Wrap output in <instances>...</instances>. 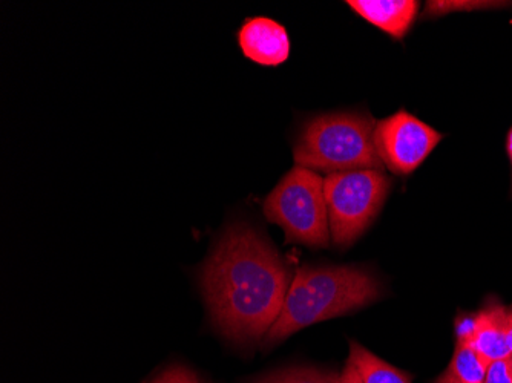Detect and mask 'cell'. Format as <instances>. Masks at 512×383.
<instances>
[{
	"label": "cell",
	"instance_id": "6da1fadb",
	"mask_svg": "<svg viewBox=\"0 0 512 383\" xmlns=\"http://www.w3.org/2000/svg\"><path fill=\"white\" fill-rule=\"evenodd\" d=\"M198 281L214 327L230 341L249 344L266 338L293 279L269 239L238 223L224 230Z\"/></svg>",
	"mask_w": 512,
	"mask_h": 383
},
{
	"label": "cell",
	"instance_id": "7a4b0ae2",
	"mask_svg": "<svg viewBox=\"0 0 512 383\" xmlns=\"http://www.w3.org/2000/svg\"><path fill=\"white\" fill-rule=\"evenodd\" d=\"M381 296L376 276L361 267H302L264 342L279 344L302 328L361 310Z\"/></svg>",
	"mask_w": 512,
	"mask_h": 383
},
{
	"label": "cell",
	"instance_id": "3957f363",
	"mask_svg": "<svg viewBox=\"0 0 512 383\" xmlns=\"http://www.w3.org/2000/svg\"><path fill=\"white\" fill-rule=\"evenodd\" d=\"M376 120L361 112H330L309 118L296 138V166L310 171H384L375 145Z\"/></svg>",
	"mask_w": 512,
	"mask_h": 383
},
{
	"label": "cell",
	"instance_id": "277c9868",
	"mask_svg": "<svg viewBox=\"0 0 512 383\" xmlns=\"http://www.w3.org/2000/svg\"><path fill=\"white\" fill-rule=\"evenodd\" d=\"M264 215L283 227L287 243L329 247V209L324 178L307 167L295 166L264 201Z\"/></svg>",
	"mask_w": 512,
	"mask_h": 383
},
{
	"label": "cell",
	"instance_id": "5b68a950",
	"mask_svg": "<svg viewBox=\"0 0 512 383\" xmlns=\"http://www.w3.org/2000/svg\"><path fill=\"white\" fill-rule=\"evenodd\" d=\"M391 181L382 171L338 172L324 178L330 235L338 247L352 246L378 217Z\"/></svg>",
	"mask_w": 512,
	"mask_h": 383
},
{
	"label": "cell",
	"instance_id": "8992f818",
	"mask_svg": "<svg viewBox=\"0 0 512 383\" xmlns=\"http://www.w3.org/2000/svg\"><path fill=\"white\" fill-rule=\"evenodd\" d=\"M440 140L442 134L407 111L396 112L376 123V151L384 167L396 175L416 171Z\"/></svg>",
	"mask_w": 512,
	"mask_h": 383
},
{
	"label": "cell",
	"instance_id": "52a82bcc",
	"mask_svg": "<svg viewBox=\"0 0 512 383\" xmlns=\"http://www.w3.org/2000/svg\"><path fill=\"white\" fill-rule=\"evenodd\" d=\"M238 45L247 59L261 66H279L289 59V34L269 17L246 19L238 31Z\"/></svg>",
	"mask_w": 512,
	"mask_h": 383
},
{
	"label": "cell",
	"instance_id": "ba28073f",
	"mask_svg": "<svg viewBox=\"0 0 512 383\" xmlns=\"http://www.w3.org/2000/svg\"><path fill=\"white\" fill-rule=\"evenodd\" d=\"M347 5L362 19L398 40L410 31L419 10L416 0H350Z\"/></svg>",
	"mask_w": 512,
	"mask_h": 383
},
{
	"label": "cell",
	"instance_id": "9c48e42d",
	"mask_svg": "<svg viewBox=\"0 0 512 383\" xmlns=\"http://www.w3.org/2000/svg\"><path fill=\"white\" fill-rule=\"evenodd\" d=\"M506 311L497 301L486 302L474 315V327L468 344L479 351L486 361H499L511 356L506 344Z\"/></svg>",
	"mask_w": 512,
	"mask_h": 383
},
{
	"label": "cell",
	"instance_id": "30bf717a",
	"mask_svg": "<svg viewBox=\"0 0 512 383\" xmlns=\"http://www.w3.org/2000/svg\"><path fill=\"white\" fill-rule=\"evenodd\" d=\"M347 362L353 365L362 383H411V377L405 371L391 367L355 341H350Z\"/></svg>",
	"mask_w": 512,
	"mask_h": 383
},
{
	"label": "cell",
	"instance_id": "8fae6325",
	"mask_svg": "<svg viewBox=\"0 0 512 383\" xmlns=\"http://www.w3.org/2000/svg\"><path fill=\"white\" fill-rule=\"evenodd\" d=\"M490 361L474 350L468 342L457 341L450 367L445 373L459 383H485Z\"/></svg>",
	"mask_w": 512,
	"mask_h": 383
},
{
	"label": "cell",
	"instance_id": "7c38bea8",
	"mask_svg": "<svg viewBox=\"0 0 512 383\" xmlns=\"http://www.w3.org/2000/svg\"><path fill=\"white\" fill-rule=\"evenodd\" d=\"M252 383H339V374L313 367H290L264 374Z\"/></svg>",
	"mask_w": 512,
	"mask_h": 383
},
{
	"label": "cell",
	"instance_id": "4fadbf2b",
	"mask_svg": "<svg viewBox=\"0 0 512 383\" xmlns=\"http://www.w3.org/2000/svg\"><path fill=\"white\" fill-rule=\"evenodd\" d=\"M485 383H512V356L490 362Z\"/></svg>",
	"mask_w": 512,
	"mask_h": 383
},
{
	"label": "cell",
	"instance_id": "5bb4252c",
	"mask_svg": "<svg viewBox=\"0 0 512 383\" xmlns=\"http://www.w3.org/2000/svg\"><path fill=\"white\" fill-rule=\"evenodd\" d=\"M151 383H200L197 374L183 365H174L155 377Z\"/></svg>",
	"mask_w": 512,
	"mask_h": 383
},
{
	"label": "cell",
	"instance_id": "9a60e30c",
	"mask_svg": "<svg viewBox=\"0 0 512 383\" xmlns=\"http://www.w3.org/2000/svg\"><path fill=\"white\" fill-rule=\"evenodd\" d=\"M428 5H430V13L437 14L439 10H442V13L453 10H477V8L491 7L493 4L490 2H439V4L430 2Z\"/></svg>",
	"mask_w": 512,
	"mask_h": 383
},
{
	"label": "cell",
	"instance_id": "2e32d148",
	"mask_svg": "<svg viewBox=\"0 0 512 383\" xmlns=\"http://www.w3.org/2000/svg\"><path fill=\"white\" fill-rule=\"evenodd\" d=\"M339 383H362L361 377L350 362L345 364L344 370L339 374Z\"/></svg>",
	"mask_w": 512,
	"mask_h": 383
},
{
	"label": "cell",
	"instance_id": "e0dca14e",
	"mask_svg": "<svg viewBox=\"0 0 512 383\" xmlns=\"http://www.w3.org/2000/svg\"><path fill=\"white\" fill-rule=\"evenodd\" d=\"M506 344L512 356V308L506 311Z\"/></svg>",
	"mask_w": 512,
	"mask_h": 383
},
{
	"label": "cell",
	"instance_id": "ac0fdd59",
	"mask_svg": "<svg viewBox=\"0 0 512 383\" xmlns=\"http://www.w3.org/2000/svg\"><path fill=\"white\" fill-rule=\"evenodd\" d=\"M434 383H459L456 382V380L451 379L450 376H448L447 373L442 374V376L439 377V379L436 380Z\"/></svg>",
	"mask_w": 512,
	"mask_h": 383
},
{
	"label": "cell",
	"instance_id": "d6986e66",
	"mask_svg": "<svg viewBox=\"0 0 512 383\" xmlns=\"http://www.w3.org/2000/svg\"><path fill=\"white\" fill-rule=\"evenodd\" d=\"M506 148H508V155L512 161V129H511V131H509V134H508V143H506Z\"/></svg>",
	"mask_w": 512,
	"mask_h": 383
}]
</instances>
